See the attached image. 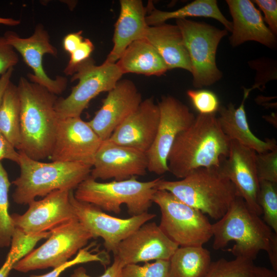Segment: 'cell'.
<instances>
[{
	"instance_id": "cell-12",
	"label": "cell",
	"mask_w": 277,
	"mask_h": 277,
	"mask_svg": "<svg viewBox=\"0 0 277 277\" xmlns=\"http://www.w3.org/2000/svg\"><path fill=\"white\" fill-rule=\"evenodd\" d=\"M70 201L76 218L93 239L102 238L106 251L113 254L123 240L156 216L147 212L127 219L114 217L93 204L77 200L73 190L70 192Z\"/></svg>"
},
{
	"instance_id": "cell-37",
	"label": "cell",
	"mask_w": 277,
	"mask_h": 277,
	"mask_svg": "<svg viewBox=\"0 0 277 277\" xmlns=\"http://www.w3.org/2000/svg\"><path fill=\"white\" fill-rule=\"evenodd\" d=\"M94 48L90 39H84L77 49L70 54V60L64 71L65 74L72 76L76 67L90 57Z\"/></svg>"
},
{
	"instance_id": "cell-24",
	"label": "cell",
	"mask_w": 277,
	"mask_h": 277,
	"mask_svg": "<svg viewBox=\"0 0 277 277\" xmlns=\"http://www.w3.org/2000/svg\"><path fill=\"white\" fill-rule=\"evenodd\" d=\"M144 38L155 49L168 70L180 68L191 73L189 55L176 25L165 23L148 26Z\"/></svg>"
},
{
	"instance_id": "cell-10",
	"label": "cell",
	"mask_w": 277,
	"mask_h": 277,
	"mask_svg": "<svg viewBox=\"0 0 277 277\" xmlns=\"http://www.w3.org/2000/svg\"><path fill=\"white\" fill-rule=\"evenodd\" d=\"M50 233L43 244L17 261L13 269L27 272L36 269L55 268L69 261L93 239L77 218L55 228Z\"/></svg>"
},
{
	"instance_id": "cell-35",
	"label": "cell",
	"mask_w": 277,
	"mask_h": 277,
	"mask_svg": "<svg viewBox=\"0 0 277 277\" xmlns=\"http://www.w3.org/2000/svg\"><path fill=\"white\" fill-rule=\"evenodd\" d=\"M187 94L199 114H215L220 107L216 94L209 90H188Z\"/></svg>"
},
{
	"instance_id": "cell-40",
	"label": "cell",
	"mask_w": 277,
	"mask_h": 277,
	"mask_svg": "<svg viewBox=\"0 0 277 277\" xmlns=\"http://www.w3.org/2000/svg\"><path fill=\"white\" fill-rule=\"evenodd\" d=\"M125 265L117 257L114 256V261L111 266L105 269L104 273L98 277H120L121 270ZM70 277H91L87 273L83 267L75 269Z\"/></svg>"
},
{
	"instance_id": "cell-43",
	"label": "cell",
	"mask_w": 277,
	"mask_h": 277,
	"mask_svg": "<svg viewBox=\"0 0 277 277\" xmlns=\"http://www.w3.org/2000/svg\"><path fill=\"white\" fill-rule=\"evenodd\" d=\"M14 68H11L0 76V106L5 92L10 85Z\"/></svg>"
},
{
	"instance_id": "cell-3",
	"label": "cell",
	"mask_w": 277,
	"mask_h": 277,
	"mask_svg": "<svg viewBox=\"0 0 277 277\" xmlns=\"http://www.w3.org/2000/svg\"><path fill=\"white\" fill-rule=\"evenodd\" d=\"M212 233L214 249H223L233 241L235 244L229 251L235 257L252 261L260 251L268 252L277 235L239 196L225 214L212 224Z\"/></svg>"
},
{
	"instance_id": "cell-32",
	"label": "cell",
	"mask_w": 277,
	"mask_h": 277,
	"mask_svg": "<svg viewBox=\"0 0 277 277\" xmlns=\"http://www.w3.org/2000/svg\"><path fill=\"white\" fill-rule=\"evenodd\" d=\"M258 200L263 214V221L277 233V184L260 181Z\"/></svg>"
},
{
	"instance_id": "cell-22",
	"label": "cell",
	"mask_w": 277,
	"mask_h": 277,
	"mask_svg": "<svg viewBox=\"0 0 277 277\" xmlns=\"http://www.w3.org/2000/svg\"><path fill=\"white\" fill-rule=\"evenodd\" d=\"M120 12L115 24L113 46L104 62L116 63L133 42L144 38L148 25V8L141 0H120Z\"/></svg>"
},
{
	"instance_id": "cell-20",
	"label": "cell",
	"mask_w": 277,
	"mask_h": 277,
	"mask_svg": "<svg viewBox=\"0 0 277 277\" xmlns=\"http://www.w3.org/2000/svg\"><path fill=\"white\" fill-rule=\"evenodd\" d=\"M160 117L158 104L153 97L146 98L116 127L108 140L146 153L154 140Z\"/></svg>"
},
{
	"instance_id": "cell-31",
	"label": "cell",
	"mask_w": 277,
	"mask_h": 277,
	"mask_svg": "<svg viewBox=\"0 0 277 277\" xmlns=\"http://www.w3.org/2000/svg\"><path fill=\"white\" fill-rule=\"evenodd\" d=\"M38 241L36 236L15 231L12 237L10 250L0 268V277H8L15 264L32 250Z\"/></svg>"
},
{
	"instance_id": "cell-4",
	"label": "cell",
	"mask_w": 277,
	"mask_h": 277,
	"mask_svg": "<svg viewBox=\"0 0 277 277\" xmlns=\"http://www.w3.org/2000/svg\"><path fill=\"white\" fill-rule=\"evenodd\" d=\"M20 174L12 182L15 189L12 197L18 205H28L35 198L51 192L73 190L90 174L91 167L75 162L51 161L45 163L33 160L18 151Z\"/></svg>"
},
{
	"instance_id": "cell-36",
	"label": "cell",
	"mask_w": 277,
	"mask_h": 277,
	"mask_svg": "<svg viewBox=\"0 0 277 277\" xmlns=\"http://www.w3.org/2000/svg\"><path fill=\"white\" fill-rule=\"evenodd\" d=\"M256 168L259 181L277 184V149L263 153H256Z\"/></svg>"
},
{
	"instance_id": "cell-39",
	"label": "cell",
	"mask_w": 277,
	"mask_h": 277,
	"mask_svg": "<svg viewBox=\"0 0 277 277\" xmlns=\"http://www.w3.org/2000/svg\"><path fill=\"white\" fill-rule=\"evenodd\" d=\"M255 4L263 12L264 21L268 25V28L275 35L277 34V1L254 0Z\"/></svg>"
},
{
	"instance_id": "cell-23",
	"label": "cell",
	"mask_w": 277,
	"mask_h": 277,
	"mask_svg": "<svg viewBox=\"0 0 277 277\" xmlns=\"http://www.w3.org/2000/svg\"><path fill=\"white\" fill-rule=\"evenodd\" d=\"M248 94L244 92L239 107L230 103L226 106H220L217 119L220 127L230 141H235L254 150L263 153L277 149L274 138H266L264 141L256 136L251 131L247 121L244 103Z\"/></svg>"
},
{
	"instance_id": "cell-1",
	"label": "cell",
	"mask_w": 277,
	"mask_h": 277,
	"mask_svg": "<svg viewBox=\"0 0 277 277\" xmlns=\"http://www.w3.org/2000/svg\"><path fill=\"white\" fill-rule=\"evenodd\" d=\"M230 145L216 114H199L176 137L168 156V172L182 179L201 168H218Z\"/></svg>"
},
{
	"instance_id": "cell-5",
	"label": "cell",
	"mask_w": 277,
	"mask_h": 277,
	"mask_svg": "<svg viewBox=\"0 0 277 277\" xmlns=\"http://www.w3.org/2000/svg\"><path fill=\"white\" fill-rule=\"evenodd\" d=\"M157 189L170 192L215 220L225 214L239 196L234 185L220 172L219 168H201L177 181L161 179Z\"/></svg>"
},
{
	"instance_id": "cell-7",
	"label": "cell",
	"mask_w": 277,
	"mask_h": 277,
	"mask_svg": "<svg viewBox=\"0 0 277 277\" xmlns=\"http://www.w3.org/2000/svg\"><path fill=\"white\" fill-rule=\"evenodd\" d=\"M152 202L161 211L160 228L179 247L203 246L212 238V224L205 214L170 192L157 189Z\"/></svg>"
},
{
	"instance_id": "cell-15",
	"label": "cell",
	"mask_w": 277,
	"mask_h": 277,
	"mask_svg": "<svg viewBox=\"0 0 277 277\" xmlns=\"http://www.w3.org/2000/svg\"><path fill=\"white\" fill-rule=\"evenodd\" d=\"M4 37L32 69L33 73L28 75L30 82L46 88L56 95L65 90L68 83L66 77L57 76L55 79L51 78L44 69V55L49 54L56 56L57 50L50 43L48 32L42 24L37 25L33 33L28 37H21L11 31H6Z\"/></svg>"
},
{
	"instance_id": "cell-11",
	"label": "cell",
	"mask_w": 277,
	"mask_h": 277,
	"mask_svg": "<svg viewBox=\"0 0 277 277\" xmlns=\"http://www.w3.org/2000/svg\"><path fill=\"white\" fill-rule=\"evenodd\" d=\"M160 117L154 140L146 153L147 170L161 175L168 172V156L178 134L187 128L195 116L179 100L163 96L158 103Z\"/></svg>"
},
{
	"instance_id": "cell-41",
	"label": "cell",
	"mask_w": 277,
	"mask_h": 277,
	"mask_svg": "<svg viewBox=\"0 0 277 277\" xmlns=\"http://www.w3.org/2000/svg\"><path fill=\"white\" fill-rule=\"evenodd\" d=\"M20 154L13 146L0 132V163L4 159L14 162L17 164Z\"/></svg>"
},
{
	"instance_id": "cell-38",
	"label": "cell",
	"mask_w": 277,
	"mask_h": 277,
	"mask_svg": "<svg viewBox=\"0 0 277 277\" xmlns=\"http://www.w3.org/2000/svg\"><path fill=\"white\" fill-rule=\"evenodd\" d=\"M18 61L16 50L8 43L4 36H0V76L14 68Z\"/></svg>"
},
{
	"instance_id": "cell-30",
	"label": "cell",
	"mask_w": 277,
	"mask_h": 277,
	"mask_svg": "<svg viewBox=\"0 0 277 277\" xmlns=\"http://www.w3.org/2000/svg\"><path fill=\"white\" fill-rule=\"evenodd\" d=\"M254 266L253 261L243 258H221L211 263L203 277H251Z\"/></svg>"
},
{
	"instance_id": "cell-8",
	"label": "cell",
	"mask_w": 277,
	"mask_h": 277,
	"mask_svg": "<svg viewBox=\"0 0 277 277\" xmlns=\"http://www.w3.org/2000/svg\"><path fill=\"white\" fill-rule=\"evenodd\" d=\"M187 50L191 66L192 84L195 88L212 85L223 76L216 63V53L228 31L205 22L186 18L176 19Z\"/></svg>"
},
{
	"instance_id": "cell-9",
	"label": "cell",
	"mask_w": 277,
	"mask_h": 277,
	"mask_svg": "<svg viewBox=\"0 0 277 277\" xmlns=\"http://www.w3.org/2000/svg\"><path fill=\"white\" fill-rule=\"evenodd\" d=\"M123 75L116 63L96 65L90 57L85 60L76 67L71 78V82L77 80V84L68 96L56 101L55 108L58 118L81 117L91 100L112 89Z\"/></svg>"
},
{
	"instance_id": "cell-6",
	"label": "cell",
	"mask_w": 277,
	"mask_h": 277,
	"mask_svg": "<svg viewBox=\"0 0 277 277\" xmlns=\"http://www.w3.org/2000/svg\"><path fill=\"white\" fill-rule=\"evenodd\" d=\"M161 177L140 182L136 176L123 181L101 183L89 176L75 189L77 200L93 204L103 211L119 214L126 205L131 216L148 212Z\"/></svg>"
},
{
	"instance_id": "cell-17",
	"label": "cell",
	"mask_w": 277,
	"mask_h": 277,
	"mask_svg": "<svg viewBox=\"0 0 277 277\" xmlns=\"http://www.w3.org/2000/svg\"><path fill=\"white\" fill-rule=\"evenodd\" d=\"M178 247L156 223L147 222L123 240L113 255L125 265L169 260Z\"/></svg>"
},
{
	"instance_id": "cell-25",
	"label": "cell",
	"mask_w": 277,
	"mask_h": 277,
	"mask_svg": "<svg viewBox=\"0 0 277 277\" xmlns=\"http://www.w3.org/2000/svg\"><path fill=\"white\" fill-rule=\"evenodd\" d=\"M116 64L123 74L133 73L147 76H161L168 70L160 54L145 38L132 43Z\"/></svg>"
},
{
	"instance_id": "cell-33",
	"label": "cell",
	"mask_w": 277,
	"mask_h": 277,
	"mask_svg": "<svg viewBox=\"0 0 277 277\" xmlns=\"http://www.w3.org/2000/svg\"><path fill=\"white\" fill-rule=\"evenodd\" d=\"M169 261L156 260L146 262L144 265L137 264L125 265L120 277H169Z\"/></svg>"
},
{
	"instance_id": "cell-2",
	"label": "cell",
	"mask_w": 277,
	"mask_h": 277,
	"mask_svg": "<svg viewBox=\"0 0 277 277\" xmlns=\"http://www.w3.org/2000/svg\"><path fill=\"white\" fill-rule=\"evenodd\" d=\"M17 87L20 101L19 151L37 161L49 157L59 120L55 108L58 97L24 77H21Z\"/></svg>"
},
{
	"instance_id": "cell-44",
	"label": "cell",
	"mask_w": 277,
	"mask_h": 277,
	"mask_svg": "<svg viewBox=\"0 0 277 277\" xmlns=\"http://www.w3.org/2000/svg\"><path fill=\"white\" fill-rule=\"evenodd\" d=\"M267 253L272 269L277 272V235L274 237Z\"/></svg>"
},
{
	"instance_id": "cell-29",
	"label": "cell",
	"mask_w": 277,
	"mask_h": 277,
	"mask_svg": "<svg viewBox=\"0 0 277 277\" xmlns=\"http://www.w3.org/2000/svg\"><path fill=\"white\" fill-rule=\"evenodd\" d=\"M11 183L8 173L0 163V248L9 247L15 230L9 213L8 192Z\"/></svg>"
},
{
	"instance_id": "cell-45",
	"label": "cell",
	"mask_w": 277,
	"mask_h": 277,
	"mask_svg": "<svg viewBox=\"0 0 277 277\" xmlns=\"http://www.w3.org/2000/svg\"><path fill=\"white\" fill-rule=\"evenodd\" d=\"M251 277H277V272L265 267L255 265Z\"/></svg>"
},
{
	"instance_id": "cell-14",
	"label": "cell",
	"mask_w": 277,
	"mask_h": 277,
	"mask_svg": "<svg viewBox=\"0 0 277 277\" xmlns=\"http://www.w3.org/2000/svg\"><path fill=\"white\" fill-rule=\"evenodd\" d=\"M71 191H53L42 200L29 203L28 209L24 214H11L15 228L25 234L34 235L49 232L76 219L70 201Z\"/></svg>"
},
{
	"instance_id": "cell-13",
	"label": "cell",
	"mask_w": 277,
	"mask_h": 277,
	"mask_svg": "<svg viewBox=\"0 0 277 277\" xmlns=\"http://www.w3.org/2000/svg\"><path fill=\"white\" fill-rule=\"evenodd\" d=\"M103 141L81 117L59 118L51 161L75 162L92 167Z\"/></svg>"
},
{
	"instance_id": "cell-34",
	"label": "cell",
	"mask_w": 277,
	"mask_h": 277,
	"mask_svg": "<svg viewBox=\"0 0 277 277\" xmlns=\"http://www.w3.org/2000/svg\"><path fill=\"white\" fill-rule=\"evenodd\" d=\"M91 246H88L81 249L77 253L76 256L64 264L57 267L46 273L43 275H31L30 277H58L60 274L67 269L72 266L91 262H98L103 266H106L109 263L108 258L102 253H94L93 250H90Z\"/></svg>"
},
{
	"instance_id": "cell-27",
	"label": "cell",
	"mask_w": 277,
	"mask_h": 277,
	"mask_svg": "<svg viewBox=\"0 0 277 277\" xmlns=\"http://www.w3.org/2000/svg\"><path fill=\"white\" fill-rule=\"evenodd\" d=\"M169 261V277H203L211 263L203 246L179 247Z\"/></svg>"
},
{
	"instance_id": "cell-46",
	"label": "cell",
	"mask_w": 277,
	"mask_h": 277,
	"mask_svg": "<svg viewBox=\"0 0 277 277\" xmlns=\"http://www.w3.org/2000/svg\"><path fill=\"white\" fill-rule=\"evenodd\" d=\"M20 21L13 18H6L0 16V25L8 26H16L20 24Z\"/></svg>"
},
{
	"instance_id": "cell-18",
	"label": "cell",
	"mask_w": 277,
	"mask_h": 277,
	"mask_svg": "<svg viewBox=\"0 0 277 277\" xmlns=\"http://www.w3.org/2000/svg\"><path fill=\"white\" fill-rule=\"evenodd\" d=\"M142 101L141 93L132 81L120 80L108 92L101 107L87 123L102 141L107 140Z\"/></svg>"
},
{
	"instance_id": "cell-26",
	"label": "cell",
	"mask_w": 277,
	"mask_h": 277,
	"mask_svg": "<svg viewBox=\"0 0 277 277\" xmlns=\"http://www.w3.org/2000/svg\"><path fill=\"white\" fill-rule=\"evenodd\" d=\"M188 17H205L216 19L222 24L227 31L231 32L232 25L220 11L216 0H195L183 7L172 11H165L153 8L146 17L149 26L165 23L171 19H184Z\"/></svg>"
},
{
	"instance_id": "cell-28",
	"label": "cell",
	"mask_w": 277,
	"mask_h": 277,
	"mask_svg": "<svg viewBox=\"0 0 277 277\" xmlns=\"http://www.w3.org/2000/svg\"><path fill=\"white\" fill-rule=\"evenodd\" d=\"M0 132L20 150V101L16 85L10 83L0 106Z\"/></svg>"
},
{
	"instance_id": "cell-42",
	"label": "cell",
	"mask_w": 277,
	"mask_h": 277,
	"mask_svg": "<svg viewBox=\"0 0 277 277\" xmlns=\"http://www.w3.org/2000/svg\"><path fill=\"white\" fill-rule=\"evenodd\" d=\"M82 31L67 34L63 39L64 50L70 54L74 51L84 40Z\"/></svg>"
},
{
	"instance_id": "cell-19",
	"label": "cell",
	"mask_w": 277,
	"mask_h": 277,
	"mask_svg": "<svg viewBox=\"0 0 277 277\" xmlns=\"http://www.w3.org/2000/svg\"><path fill=\"white\" fill-rule=\"evenodd\" d=\"M256 153L238 142L230 141L228 156L219 170L233 183L250 209L260 216L262 211L258 200L260 181L256 168Z\"/></svg>"
},
{
	"instance_id": "cell-16",
	"label": "cell",
	"mask_w": 277,
	"mask_h": 277,
	"mask_svg": "<svg viewBox=\"0 0 277 277\" xmlns=\"http://www.w3.org/2000/svg\"><path fill=\"white\" fill-rule=\"evenodd\" d=\"M145 153L109 141H102L95 156L90 176L96 180L123 181L146 174Z\"/></svg>"
},
{
	"instance_id": "cell-21",
	"label": "cell",
	"mask_w": 277,
	"mask_h": 277,
	"mask_svg": "<svg viewBox=\"0 0 277 277\" xmlns=\"http://www.w3.org/2000/svg\"><path fill=\"white\" fill-rule=\"evenodd\" d=\"M232 18L230 45L237 47L246 42H258L270 49L276 47L277 40L266 25L260 11L249 0H226Z\"/></svg>"
}]
</instances>
